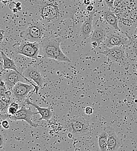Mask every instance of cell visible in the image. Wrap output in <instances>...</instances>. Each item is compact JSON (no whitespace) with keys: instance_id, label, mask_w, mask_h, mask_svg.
<instances>
[{"instance_id":"29","label":"cell","mask_w":137,"mask_h":151,"mask_svg":"<svg viewBox=\"0 0 137 151\" xmlns=\"http://www.w3.org/2000/svg\"><path fill=\"white\" fill-rule=\"evenodd\" d=\"M89 1H94V0H89Z\"/></svg>"},{"instance_id":"22","label":"cell","mask_w":137,"mask_h":151,"mask_svg":"<svg viewBox=\"0 0 137 151\" xmlns=\"http://www.w3.org/2000/svg\"><path fill=\"white\" fill-rule=\"evenodd\" d=\"M1 125H2V127L4 129H8L9 128V122L8 120H5V119H4L2 122H1Z\"/></svg>"},{"instance_id":"15","label":"cell","mask_w":137,"mask_h":151,"mask_svg":"<svg viewBox=\"0 0 137 151\" xmlns=\"http://www.w3.org/2000/svg\"><path fill=\"white\" fill-rule=\"evenodd\" d=\"M23 76L30 81H34L38 87H41L44 84V81L39 69L33 66L28 67L22 73Z\"/></svg>"},{"instance_id":"27","label":"cell","mask_w":137,"mask_h":151,"mask_svg":"<svg viewBox=\"0 0 137 151\" xmlns=\"http://www.w3.org/2000/svg\"><path fill=\"white\" fill-rule=\"evenodd\" d=\"M83 4L87 6L91 5V1L89 0H83Z\"/></svg>"},{"instance_id":"20","label":"cell","mask_w":137,"mask_h":151,"mask_svg":"<svg viewBox=\"0 0 137 151\" xmlns=\"http://www.w3.org/2000/svg\"><path fill=\"white\" fill-rule=\"evenodd\" d=\"M103 1L104 2V4L106 5V8H108L112 11H113L114 4L116 0H103Z\"/></svg>"},{"instance_id":"2","label":"cell","mask_w":137,"mask_h":151,"mask_svg":"<svg viewBox=\"0 0 137 151\" xmlns=\"http://www.w3.org/2000/svg\"><path fill=\"white\" fill-rule=\"evenodd\" d=\"M59 38H44L40 42V58H50L60 62H71L60 48Z\"/></svg>"},{"instance_id":"7","label":"cell","mask_w":137,"mask_h":151,"mask_svg":"<svg viewBox=\"0 0 137 151\" xmlns=\"http://www.w3.org/2000/svg\"><path fill=\"white\" fill-rule=\"evenodd\" d=\"M37 114H38V112H33L30 108H26V105L23 104L16 114L14 116H9L8 114H7L1 115V117L4 119H9L14 121L24 120L26 122L32 127L37 128L38 125L36 123L33 122L32 120V117Z\"/></svg>"},{"instance_id":"11","label":"cell","mask_w":137,"mask_h":151,"mask_svg":"<svg viewBox=\"0 0 137 151\" xmlns=\"http://www.w3.org/2000/svg\"><path fill=\"white\" fill-rule=\"evenodd\" d=\"M99 53L107 57L109 59L118 63L124 62L126 58L125 47L105 48L104 51H99Z\"/></svg>"},{"instance_id":"9","label":"cell","mask_w":137,"mask_h":151,"mask_svg":"<svg viewBox=\"0 0 137 151\" xmlns=\"http://www.w3.org/2000/svg\"><path fill=\"white\" fill-rule=\"evenodd\" d=\"M106 48L115 47H125L130 44L129 39L125 36L118 33H110L107 35L103 43Z\"/></svg>"},{"instance_id":"6","label":"cell","mask_w":137,"mask_h":151,"mask_svg":"<svg viewBox=\"0 0 137 151\" xmlns=\"http://www.w3.org/2000/svg\"><path fill=\"white\" fill-rule=\"evenodd\" d=\"M16 53L30 59H37L40 58V43L23 40L17 48Z\"/></svg>"},{"instance_id":"28","label":"cell","mask_w":137,"mask_h":151,"mask_svg":"<svg viewBox=\"0 0 137 151\" xmlns=\"http://www.w3.org/2000/svg\"><path fill=\"white\" fill-rule=\"evenodd\" d=\"M68 138H72L74 137V135H73L72 134H71V133H70V132H68Z\"/></svg>"},{"instance_id":"17","label":"cell","mask_w":137,"mask_h":151,"mask_svg":"<svg viewBox=\"0 0 137 151\" xmlns=\"http://www.w3.org/2000/svg\"><path fill=\"white\" fill-rule=\"evenodd\" d=\"M106 36L107 35L106 34L103 28L99 27L93 30L90 38L91 42H97L99 45H100L101 44L103 43Z\"/></svg>"},{"instance_id":"23","label":"cell","mask_w":137,"mask_h":151,"mask_svg":"<svg viewBox=\"0 0 137 151\" xmlns=\"http://www.w3.org/2000/svg\"><path fill=\"white\" fill-rule=\"evenodd\" d=\"M94 112V109L91 107H86L85 109V113L88 115H91Z\"/></svg>"},{"instance_id":"24","label":"cell","mask_w":137,"mask_h":151,"mask_svg":"<svg viewBox=\"0 0 137 151\" xmlns=\"http://www.w3.org/2000/svg\"><path fill=\"white\" fill-rule=\"evenodd\" d=\"M94 9H95V8H94V6H93V5H88V6H87V8H86V11H87V12H91V14H92V13H95L94 12Z\"/></svg>"},{"instance_id":"30","label":"cell","mask_w":137,"mask_h":151,"mask_svg":"<svg viewBox=\"0 0 137 151\" xmlns=\"http://www.w3.org/2000/svg\"><path fill=\"white\" fill-rule=\"evenodd\" d=\"M137 36H136V38H137Z\"/></svg>"},{"instance_id":"1","label":"cell","mask_w":137,"mask_h":151,"mask_svg":"<svg viewBox=\"0 0 137 151\" xmlns=\"http://www.w3.org/2000/svg\"><path fill=\"white\" fill-rule=\"evenodd\" d=\"M34 10L38 19L46 22H55L63 17V12L56 0H41L37 2Z\"/></svg>"},{"instance_id":"8","label":"cell","mask_w":137,"mask_h":151,"mask_svg":"<svg viewBox=\"0 0 137 151\" xmlns=\"http://www.w3.org/2000/svg\"><path fill=\"white\" fill-rule=\"evenodd\" d=\"M35 90V87L32 84H28L22 82L18 83L12 88V98L16 102L25 101L30 91Z\"/></svg>"},{"instance_id":"21","label":"cell","mask_w":137,"mask_h":151,"mask_svg":"<svg viewBox=\"0 0 137 151\" xmlns=\"http://www.w3.org/2000/svg\"><path fill=\"white\" fill-rule=\"evenodd\" d=\"M18 111V109H17L15 107L13 106L12 105H10V106H9V108L8 109V114L9 116H14L17 114Z\"/></svg>"},{"instance_id":"16","label":"cell","mask_w":137,"mask_h":151,"mask_svg":"<svg viewBox=\"0 0 137 151\" xmlns=\"http://www.w3.org/2000/svg\"><path fill=\"white\" fill-rule=\"evenodd\" d=\"M26 104L28 105H32L38 110V113L41 116L40 120H44L46 121H49L52 117L53 115V112L51 107L49 108H42L37 104L33 103L30 101L29 97L25 101Z\"/></svg>"},{"instance_id":"4","label":"cell","mask_w":137,"mask_h":151,"mask_svg":"<svg viewBox=\"0 0 137 151\" xmlns=\"http://www.w3.org/2000/svg\"><path fill=\"white\" fill-rule=\"evenodd\" d=\"M44 27L38 22L30 23L25 30L20 33V37L24 41L39 43L44 39Z\"/></svg>"},{"instance_id":"5","label":"cell","mask_w":137,"mask_h":151,"mask_svg":"<svg viewBox=\"0 0 137 151\" xmlns=\"http://www.w3.org/2000/svg\"><path fill=\"white\" fill-rule=\"evenodd\" d=\"M1 80L4 81L5 86L9 91H12V90L14 88V87L18 83L20 82V81L24 79L35 87L36 93L38 94L39 87H38V86H35L30 80L25 77L20 73H18L15 70H4L1 71Z\"/></svg>"},{"instance_id":"19","label":"cell","mask_w":137,"mask_h":151,"mask_svg":"<svg viewBox=\"0 0 137 151\" xmlns=\"http://www.w3.org/2000/svg\"><path fill=\"white\" fill-rule=\"evenodd\" d=\"M1 57L3 60V70H15L18 73H20L18 70L15 63L13 59L8 57L3 51L1 52Z\"/></svg>"},{"instance_id":"18","label":"cell","mask_w":137,"mask_h":151,"mask_svg":"<svg viewBox=\"0 0 137 151\" xmlns=\"http://www.w3.org/2000/svg\"><path fill=\"white\" fill-rule=\"evenodd\" d=\"M107 141L108 133L104 127L98 135V145L100 151H107Z\"/></svg>"},{"instance_id":"13","label":"cell","mask_w":137,"mask_h":151,"mask_svg":"<svg viewBox=\"0 0 137 151\" xmlns=\"http://www.w3.org/2000/svg\"><path fill=\"white\" fill-rule=\"evenodd\" d=\"M105 129L108 133L107 151H117L122 145L120 139L113 128L106 126Z\"/></svg>"},{"instance_id":"26","label":"cell","mask_w":137,"mask_h":151,"mask_svg":"<svg viewBox=\"0 0 137 151\" xmlns=\"http://www.w3.org/2000/svg\"><path fill=\"white\" fill-rule=\"evenodd\" d=\"M91 45H92V47L94 48V49H96L98 47H99V44H98L97 42H95V41H93L91 42Z\"/></svg>"},{"instance_id":"12","label":"cell","mask_w":137,"mask_h":151,"mask_svg":"<svg viewBox=\"0 0 137 151\" xmlns=\"http://www.w3.org/2000/svg\"><path fill=\"white\" fill-rule=\"evenodd\" d=\"M101 21L105 23L106 24L111 26L118 32L120 31L118 27V19L115 12L108 8H105L100 16Z\"/></svg>"},{"instance_id":"25","label":"cell","mask_w":137,"mask_h":151,"mask_svg":"<svg viewBox=\"0 0 137 151\" xmlns=\"http://www.w3.org/2000/svg\"><path fill=\"white\" fill-rule=\"evenodd\" d=\"M0 147L1 148H3L4 147V145H5V139L3 137V135H2V134L1 133V137H0Z\"/></svg>"},{"instance_id":"3","label":"cell","mask_w":137,"mask_h":151,"mask_svg":"<svg viewBox=\"0 0 137 151\" xmlns=\"http://www.w3.org/2000/svg\"><path fill=\"white\" fill-rule=\"evenodd\" d=\"M67 132L74 137H82L89 135L91 132L90 123L85 118L75 116L68 119L64 123Z\"/></svg>"},{"instance_id":"10","label":"cell","mask_w":137,"mask_h":151,"mask_svg":"<svg viewBox=\"0 0 137 151\" xmlns=\"http://www.w3.org/2000/svg\"><path fill=\"white\" fill-rule=\"evenodd\" d=\"M12 91L8 90L4 81L1 80L0 89V110L1 115L8 114V109L12 102Z\"/></svg>"},{"instance_id":"14","label":"cell","mask_w":137,"mask_h":151,"mask_svg":"<svg viewBox=\"0 0 137 151\" xmlns=\"http://www.w3.org/2000/svg\"><path fill=\"white\" fill-rule=\"evenodd\" d=\"M94 13L91 14L84 19L79 29V34L82 38L86 39L91 37L93 32V20Z\"/></svg>"}]
</instances>
